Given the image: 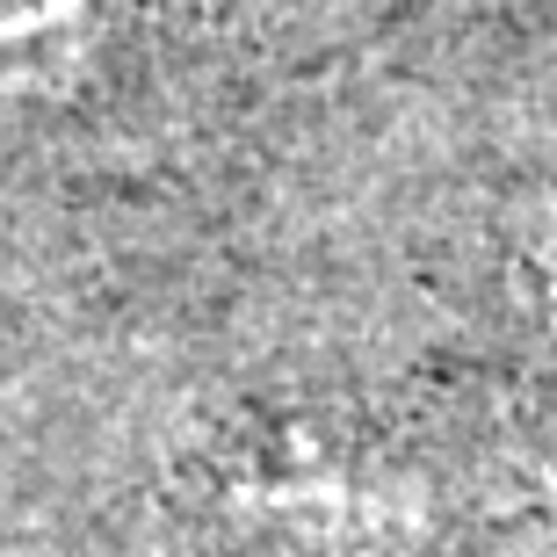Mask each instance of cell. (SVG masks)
<instances>
[{
  "instance_id": "6da1fadb",
  "label": "cell",
  "mask_w": 557,
  "mask_h": 557,
  "mask_svg": "<svg viewBox=\"0 0 557 557\" xmlns=\"http://www.w3.org/2000/svg\"><path fill=\"white\" fill-rule=\"evenodd\" d=\"M182 557H557V434L478 384H289L174 478Z\"/></svg>"
},
{
  "instance_id": "3957f363",
  "label": "cell",
  "mask_w": 557,
  "mask_h": 557,
  "mask_svg": "<svg viewBox=\"0 0 557 557\" xmlns=\"http://www.w3.org/2000/svg\"><path fill=\"white\" fill-rule=\"evenodd\" d=\"M499 289L515 311V341L536 384V413L557 434V182L521 196L499 225Z\"/></svg>"
},
{
  "instance_id": "7a4b0ae2",
  "label": "cell",
  "mask_w": 557,
  "mask_h": 557,
  "mask_svg": "<svg viewBox=\"0 0 557 557\" xmlns=\"http://www.w3.org/2000/svg\"><path fill=\"white\" fill-rule=\"evenodd\" d=\"M102 37L109 22L95 0H0V160L87 95Z\"/></svg>"
}]
</instances>
